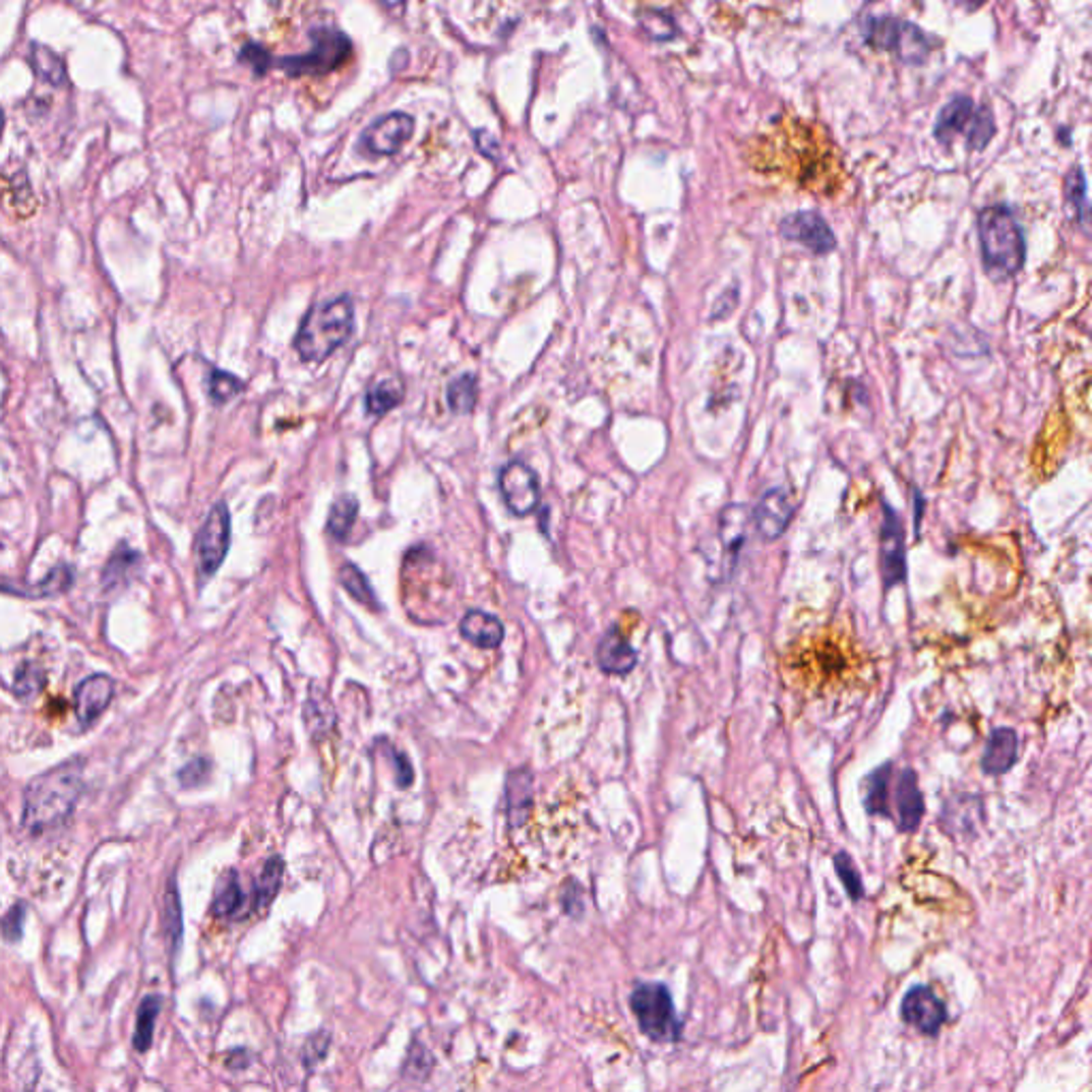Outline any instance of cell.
I'll return each instance as SVG.
<instances>
[{
	"label": "cell",
	"mask_w": 1092,
	"mask_h": 1092,
	"mask_svg": "<svg viewBox=\"0 0 1092 1092\" xmlns=\"http://www.w3.org/2000/svg\"><path fill=\"white\" fill-rule=\"evenodd\" d=\"M82 790V766L75 761L36 777L24 796V826L30 832H45L65 823Z\"/></svg>",
	"instance_id": "cell-1"
},
{
	"label": "cell",
	"mask_w": 1092,
	"mask_h": 1092,
	"mask_svg": "<svg viewBox=\"0 0 1092 1092\" xmlns=\"http://www.w3.org/2000/svg\"><path fill=\"white\" fill-rule=\"evenodd\" d=\"M476 146L485 156L498 158V142H495V137L489 135L487 131H476Z\"/></svg>",
	"instance_id": "cell-42"
},
{
	"label": "cell",
	"mask_w": 1092,
	"mask_h": 1092,
	"mask_svg": "<svg viewBox=\"0 0 1092 1092\" xmlns=\"http://www.w3.org/2000/svg\"><path fill=\"white\" fill-rule=\"evenodd\" d=\"M393 756V764H395V777H397V785L399 787H410L414 781V770L412 764L408 761V758L397 754V752H391Z\"/></svg>",
	"instance_id": "cell-41"
},
{
	"label": "cell",
	"mask_w": 1092,
	"mask_h": 1092,
	"mask_svg": "<svg viewBox=\"0 0 1092 1092\" xmlns=\"http://www.w3.org/2000/svg\"><path fill=\"white\" fill-rule=\"evenodd\" d=\"M794 511L796 506L790 491L783 487H772L761 495L759 502L756 504V508L752 511V518L756 523V529L761 533V538L777 540L781 538V533L787 529V525H790Z\"/></svg>",
	"instance_id": "cell-14"
},
{
	"label": "cell",
	"mask_w": 1092,
	"mask_h": 1092,
	"mask_svg": "<svg viewBox=\"0 0 1092 1092\" xmlns=\"http://www.w3.org/2000/svg\"><path fill=\"white\" fill-rule=\"evenodd\" d=\"M111 696H113V683L109 677L94 675L91 679H86L78 688V692H75V713H78L80 721L92 723L107 708V704L111 702Z\"/></svg>",
	"instance_id": "cell-19"
},
{
	"label": "cell",
	"mask_w": 1092,
	"mask_h": 1092,
	"mask_svg": "<svg viewBox=\"0 0 1092 1092\" xmlns=\"http://www.w3.org/2000/svg\"><path fill=\"white\" fill-rule=\"evenodd\" d=\"M244 391V383L233 374L222 372V370H213L208 378V393H210V399L213 403H226L231 401L233 397H237L239 393Z\"/></svg>",
	"instance_id": "cell-32"
},
{
	"label": "cell",
	"mask_w": 1092,
	"mask_h": 1092,
	"mask_svg": "<svg viewBox=\"0 0 1092 1092\" xmlns=\"http://www.w3.org/2000/svg\"><path fill=\"white\" fill-rule=\"evenodd\" d=\"M638 22H640L642 30L646 32V36H651V39H655V41L672 39V36H675V32H677L675 22H672V18L668 14H664V11H655V9L642 11V14L638 16Z\"/></svg>",
	"instance_id": "cell-35"
},
{
	"label": "cell",
	"mask_w": 1092,
	"mask_h": 1092,
	"mask_svg": "<svg viewBox=\"0 0 1092 1092\" xmlns=\"http://www.w3.org/2000/svg\"><path fill=\"white\" fill-rule=\"evenodd\" d=\"M500 491L508 511L527 516L540 506V482L533 469L523 461H511L500 469Z\"/></svg>",
	"instance_id": "cell-9"
},
{
	"label": "cell",
	"mask_w": 1092,
	"mask_h": 1092,
	"mask_svg": "<svg viewBox=\"0 0 1092 1092\" xmlns=\"http://www.w3.org/2000/svg\"><path fill=\"white\" fill-rule=\"evenodd\" d=\"M354 303L348 295L314 306L299 325L295 350L308 363H321L341 348L352 335Z\"/></svg>",
	"instance_id": "cell-3"
},
{
	"label": "cell",
	"mask_w": 1092,
	"mask_h": 1092,
	"mask_svg": "<svg viewBox=\"0 0 1092 1092\" xmlns=\"http://www.w3.org/2000/svg\"><path fill=\"white\" fill-rule=\"evenodd\" d=\"M327 1050H329V1035L327 1033L312 1035L306 1048H303V1062L312 1066L314 1062H319L325 1057Z\"/></svg>",
	"instance_id": "cell-39"
},
{
	"label": "cell",
	"mask_w": 1092,
	"mask_h": 1092,
	"mask_svg": "<svg viewBox=\"0 0 1092 1092\" xmlns=\"http://www.w3.org/2000/svg\"><path fill=\"white\" fill-rule=\"evenodd\" d=\"M531 803V774L527 770L511 772L506 783V805H508V819L515 826L520 821H525Z\"/></svg>",
	"instance_id": "cell-21"
},
{
	"label": "cell",
	"mask_w": 1092,
	"mask_h": 1092,
	"mask_svg": "<svg viewBox=\"0 0 1092 1092\" xmlns=\"http://www.w3.org/2000/svg\"><path fill=\"white\" fill-rule=\"evenodd\" d=\"M630 1005L646 1037L657 1044L679 1041L683 1022L664 984H638L630 997Z\"/></svg>",
	"instance_id": "cell-6"
},
{
	"label": "cell",
	"mask_w": 1092,
	"mask_h": 1092,
	"mask_svg": "<svg viewBox=\"0 0 1092 1092\" xmlns=\"http://www.w3.org/2000/svg\"><path fill=\"white\" fill-rule=\"evenodd\" d=\"M403 399V385L397 376H387L378 380L376 385L370 387L365 395L367 412L374 416H383Z\"/></svg>",
	"instance_id": "cell-23"
},
{
	"label": "cell",
	"mask_w": 1092,
	"mask_h": 1092,
	"mask_svg": "<svg viewBox=\"0 0 1092 1092\" xmlns=\"http://www.w3.org/2000/svg\"><path fill=\"white\" fill-rule=\"evenodd\" d=\"M30 65L34 69V73L39 75V78L47 84L52 86H65L67 84V67H65V60H62L52 47H47L43 43H32L30 45Z\"/></svg>",
	"instance_id": "cell-22"
},
{
	"label": "cell",
	"mask_w": 1092,
	"mask_h": 1092,
	"mask_svg": "<svg viewBox=\"0 0 1092 1092\" xmlns=\"http://www.w3.org/2000/svg\"><path fill=\"white\" fill-rule=\"evenodd\" d=\"M231 544V516L226 504H215L197 536V562L203 576L218 573Z\"/></svg>",
	"instance_id": "cell-8"
},
{
	"label": "cell",
	"mask_w": 1092,
	"mask_h": 1092,
	"mask_svg": "<svg viewBox=\"0 0 1092 1092\" xmlns=\"http://www.w3.org/2000/svg\"><path fill=\"white\" fill-rule=\"evenodd\" d=\"M900 1015L920 1033L935 1037L947 1020V1009L945 1002L929 986H913L903 999Z\"/></svg>",
	"instance_id": "cell-13"
},
{
	"label": "cell",
	"mask_w": 1092,
	"mask_h": 1092,
	"mask_svg": "<svg viewBox=\"0 0 1092 1092\" xmlns=\"http://www.w3.org/2000/svg\"><path fill=\"white\" fill-rule=\"evenodd\" d=\"M997 133V124L993 109L986 105H977L969 96H954L949 103L939 111L935 122V137L937 142L949 144L956 135H964L967 139V148L973 152H982L986 146L993 142Z\"/></svg>",
	"instance_id": "cell-4"
},
{
	"label": "cell",
	"mask_w": 1092,
	"mask_h": 1092,
	"mask_svg": "<svg viewBox=\"0 0 1092 1092\" xmlns=\"http://www.w3.org/2000/svg\"><path fill=\"white\" fill-rule=\"evenodd\" d=\"M41 685H43L41 672L34 666H24L16 677V694L20 698H30L41 690Z\"/></svg>",
	"instance_id": "cell-37"
},
{
	"label": "cell",
	"mask_w": 1092,
	"mask_h": 1092,
	"mask_svg": "<svg viewBox=\"0 0 1092 1092\" xmlns=\"http://www.w3.org/2000/svg\"><path fill=\"white\" fill-rule=\"evenodd\" d=\"M447 401L455 414H467L478 401V380L474 374H461L449 383Z\"/></svg>",
	"instance_id": "cell-29"
},
{
	"label": "cell",
	"mask_w": 1092,
	"mask_h": 1092,
	"mask_svg": "<svg viewBox=\"0 0 1092 1092\" xmlns=\"http://www.w3.org/2000/svg\"><path fill=\"white\" fill-rule=\"evenodd\" d=\"M745 527H747V511L741 504H732L728 508H723V513L719 516V529H717V538L723 546V555L719 557L717 573L726 576L734 573L741 546L745 544V533H747Z\"/></svg>",
	"instance_id": "cell-15"
},
{
	"label": "cell",
	"mask_w": 1092,
	"mask_h": 1092,
	"mask_svg": "<svg viewBox=\"0 0 1092 1092\" xmlns=\"http://www.w3.org/2000/svg\"><path fill=\"white\" fill-rule=\"evenodd\" d=\"M982 261L988 275L1005 280L1024 267V233L1007 206H988L977 215Z\"/></svg>",
	"instance_id": "cell-2"
},
{
	"label": "cell",
	"mask_w": 1092,
	"mask_h": 1092,
	"mask_svg": "<svg viewBox=\"0 0 1092 1092\" xmlns=\"http://www.w3.org/2000/svg\"><path fill=\"white\" fill-rule=\"evenodd\" d=\"M339 582H341V587H344L350 593V598H354L359 604L370 606V608L378 606V598H376V593L370 585V580L365 578V575L354 564L341 566Z\"/></svg>",
	"instance_id": "cell-30"
},
{
	"label": "cell",
	"mask_w": 1092,
	"mask_h": 1092,
	"mask_svg": "<svg viewBox=\"0 0 1092 1092\" xmlns=\"http://www.w3.org/2000/svg\"><path fill=\"white\" fill-rule=\"evenodd\" d=\"M834 869H836V875L841 878L849 898L862 900V896H865V883H862V878H860V873L854 865L852 856H849L847 852L836 854L834 856Z\"/></svg>",
	"instance_id": "cell-34"
},
{
	"label": "cell",
	"mask_w": 1092,
	"mask_h": 1092,
	"mask_svg": "<svg viewBox=\"0 0 1092 1092\" xmlns=\"http://www.w3.org/2000/svg\"><path fill=\"white\" fill-rule=\"evenodd\" d=\"M881 564H883V585L892 589L907 578V557H905V531L900 516L890 504L881 506Z\"/></svg>",
	"instance_id": "cell-11"
},
{
	"label": "cell",
	"mask_w": 1092,
	"mask_h": 1092,
	"mask_svg": "<svg viewBox=\"0 0 1092 1092\" xmlns=\"http://www.w3.org/2000/svg\"><path fill=\"white\" fill-rule=\"evenodd\" d=\"M779 231L787 241H794L813 254H828L836 248V235L830 224L818 212H796L785 215Z\"/></svg>",
	"instance_id": "cell-12"
},
{
	"label": "cell",
	"mask_w": 1092,
	"mask_h": 1092,
	"mask_svg": "<svg viewBox=\"0 0 1092 1092\" xmlns=\"http://www.w3.org/2000/svg\"><path fill=\"white\" fill-rule=\"evenodd\" d=\"M160 1007H162V997L150 995L142 1001V1005L137 1009L133 1044L139 1052H148L152 1046V1039H154V1024L160 1013Z\"/></svg>",
	"instance_id": "cell-26"
},
{
	"label": "cell",
	"mask_w": 1092,
	"mask_h": 1092,
	"mask_svg": "<svg viewBox=\"0 0 1092 1092\" xmlns=\"http://www.w3.org/2000/svg\"><path fill=\"white\" fill-rule=\"evenodd\" d=\"M310 39L312 47L306 54L273 58V65L280 67L290 78H299V75H323L337 69L352 52V43L348 36L332 27L312 30Z\"/></svg>",
	"instance_id": "cell-7"
},
{
	"label": "cell",
	"mask_w": 1092,
	"mask_h": 1092,
	"mask_svg": "<svg viewBox=\"0 0 1092 1092\" xmlns=\"http://www.w3.org/2000/svg\"><path fill=\"white\" fill-rule=\"evenodd\" d=\"M865 43L892 52L905 65H922L931 54V41L913 22L894 16H867L862 22Z\"/></svg>",
	"instance_id": "cell-5"
},
{
	"label": "cell",
	"mask_w": 1092,
	"mask_h": 1092,
	"mask_svg": "<svg viewBox=\"0 0 1092 1092\" xmlns=\"http://www.w3.org/2000/svg\"><path fill=\"white\" fill-rule=\"evenodd\" d=\"M239 60L244 62V65H248L254 71V75H265L273 65V56L270 54V49L263 47L257 41H250L241 47Z\"/></svg>",
	"instance_id": "cell-36"
},
{
	"label": "cell",
	"mask_w": 1092,
	"mask_h": 1092,
	"mask_svg": "<svg viewBox=\"0 0 1092 1092\" xmlns=\"http://www.w3.org/2000/svg\"><path fill=\"white\" fill-rule=\"evenodd\" d=\"M164 931H167V939L171 943V949L175 951L182 943L184 924H182L180 894H177V887H175L173 881L167 887V894H164Z\"/></svg>",
	"instance_id": "cell-31"
},
{
	"label": "cell",
	"mask_w": 1092,
	"mask_h": 1092,
	"mask_svg": "<svg viewBox=\"0 0 1092 1092\" xmlns=\"http://www.w3.org/2000/svg\"><path fill=\"white\" fill-rule=\"evenodd\" d=\"M282 878H284L282 858L273 856L267 860L257 880V885H254V896H257L254 905H257V909H267L273 903V898L282 887Z\"/></svg>",
	"instance_id": "cell-25"
},
{
	"label": "cell",
	"mask_w": 1092,
	"mask_h": 1092,
	"mask_svg": "<svg viewBox=\"0 0 1092 1092\" xmlns=\"http://www.w3.org/2000/svg\"><path fill=\"white\" fill-rule=\"evenodd\" d=\"M5 129V116H3V109H0V135H3Z\"/></svg>",
	"instance_id": "cell-43"
},
{
	"label": "cell",
	"mask_w": 1092,
	"mask_h": 1092,
	"mask_svg": "<svg viewBox=\"0 0 1092 1092\" xmlns=\"http://www.w3.org/2000/svg\"><path fill=\"white\" fill-rule=\"evenodd\" d=\"M357 515H359L357 498H354V495H339V498L334 502L332 511H329V518H327L329 533H332L335 540H346L354 520H357Z\"/></svg>",
	"instance_id": "cell-27"
},
{
	"label": "cell",
	"mask_w": 1092,
	"mask_h": 1092,
	"mask_svg": "<svg viewBox=\"0 0 1092 1092\" xmlns=\"http://www.w3.org/2000/svg\"><path fill=\"white\" fill-rule=\"evenodd\" d=\"M461 637L478 649H498L504 640V626L498 617L485 611H469L459 624Z\"/></svg>",
	"instance_id": "cell-20"
},
{
	"label": "cell",
	"mask_w": 1092,
	"mask_h": 1092,
	"mask_svg": "<svg viewBox=\"0 0 1092 1092\" xmlns=\"http://www.w3.org/2000/svg\"><path fill=\"white\" fill-rule=\"evenodd\" d=\"M210 772V764L206 759H195L190 761V764L180 772V781L184 787H195L199 783L206 781Z\"/></svg>",
	"instance_id": "cell-40"
},
{
	"label": "cell",
	"mask_w": 1092,
	"mask_h": 1092,
	"mask_svg": "<svg viewBox=\"0 0 1092 1092\" xmlns=\"http://www.w3.org/2000/svg\"><path fill=\"white\" fill-rule=\"evenodd\" d=\"M892 768H894L892 761H885V764L875 768L869 774L867 790H865V809L871 813V816H881V818L890 816V811H887V783H890Z\"/></svg>",
	"instance_id": "cell-24"
},
{
	"label": "cell",
	"mask_w": 1092,
	"mask_h": 1092,
	"mask_svg": "<svg viewBox=\"0 0 1092 1092\" xmlns=\"http://www.w3.org/2000/svg\"><path fill=\"white\" fill-rule=\"evenodd\" d=\"M241 907H244V892H241L237 873L231 871L215 890L212 911L215 918H233Z\"/></svg>",
	"instance_id": "cell-28"
},
{
	"label": "cell",
	"mask_w": 1092,
	"mask_h": 1092,
	"mask_svg": "<svg viewBox=\"0 0 1092 1092\" xmlns=\"http://www.w3.org/2000/svg\"><path fill=\"white\" fill-rule=\"evenodd\" d=\"M896 813L900 832H916L920 828L924 818V798L918 785V774L913 768H905L898 777Z\"/></svg>",
	"instance_id": "cell-18"
},
{
	"label": "cell",
	"mask_w": 1092,
	"mask_h": 1092,
	"mask_svg": "<svg viewBox=\"0 0 1092 1092\" xmlns=\"http://www.w3.org/2000/svg\"><path fill=\"white\" fill-rule=\"evenodd\" d=\"M1018 749L1020 741L1018 734L1011 728H995L990 732L984 754H982V770L988 777H999L1013 768L1018 761Z\"/></svg>",
	"instance_id": "cell-16"
},
{
	"label": "cell",
	"mask_w": 1092,
	"mask_h": 1092,
	"mask_svg": "<svg viewBox=\"0 0 1092 1092\" xmlns=\"http://www.w3.org/2000/svg\"><path fill=\"white\" fill-rule=\"evenodd\" d=\"M414 133V118L405 111H391L363 131L359 148L374 156H393Z\"/></svg>",
	"instance_id": "cell-10"
},
{
	"label": "cell",
	"mask_w": 1092,
	"mask_h": 1092,
	"mask_svg": "<svg viewBox=\"0 0 1092 1092\" xmlns=\"http://www.w3.org/2000/svg\"><path fill=\"white\" fill-rule=\"evenodd\" d=\"M1064 193H1066V201H1069V206L1075 210L1077 220L1086 224L1088 218V199H1086V177L1079 167H1073L1066 175V182H1064Z\"/></svg>",
	"instance_id": "cell-33"
},
{
	"label": "cell",
	"mask_w": 1092,
	"mask_h": 1092,
	"mask_svg": "<svg viewBox=\"0 0 1092 1092\" xmlns=\"http://www.w3.org/2000/svg\"><path fill=\"white\" fill-rule=\"evenodd\" d=\"M24 920H27V905L18 903L14 909H11L7 916L0 922V931H3L7 941H18L22 937V929H24Z\"/></svg>",
	"instance_id": "cell-38"
},
{
	"label": "cell",
	"mask_w": 1092,
	"mask_h": 1092,
	"mask_svg": "<svg viewBox=\"0 0 1092 1092\" xmlns=\"http://www.w3.org/2000/svg\"><path fill=\"white\" fill-rule=\"evenodd\" d=\"M595 659H598V666L606 675H628V672L637 668L638 653L626 640L624 634L619 632V628H611L602 637L598 649H595Z\"/></svg>",
	"instance_id": "cell-17"
}]
</instances>
